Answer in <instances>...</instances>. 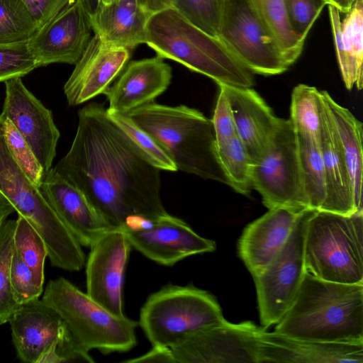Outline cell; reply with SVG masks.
Segmentation results:
<instances>
[{"label":"cell","mask_w":363,"mask_h":363,"mask_svg":"<svg viewBox=\"0 0 363 363\" xmlns=\"http://www.w3.org/2000/svg\"><path fill=\"white\" fill-rule=\"evenodd\" d=\"M4 83L6 96L1 116L11 121L45 173L52 168L60 136L52 112L25 86L21 78Z\"/></svg>","instance_id":"2e32d148"},{"label":"cell","mask_w":363,"mask_h":363,"mask_svg":"<svg viewBox=\"0 0 363 363\" xmlns=\"http://www.w3.org/2000/svg\"><path fill=\"white\" fill-rule=\"evenodd\" d=\"M149 16L163 10L173 8L175 0H137Z\"/></svg>","instance_id":"f6af8a7d"},{"label":"cell","mask_w":363,"mask_h":363,"mask_svg":"<svg viewBox=\"0 0 363 363\" xmlns=\"http://www.w3.org/2000/svg\"><path fill=\"white\" fill-rule=\"evenodd\" d=\"M211 121L216 143L237 135L235 121L229 101L220 87H219V94Z\"/></svg>","instance_id":"b9f144b4"},{"label":"cell","mask_w":363,"mask_h":363,"mask_svg":"<svg viewBox=\"0 0 363 363\" xmlns=\"http://www.w3.org/2000/svg\"><path fill=\"white\" fill-rule=\"evenodd\" d=\"M252 186L268 209H308L301 183L297 136L289 119L280 118L263 152L253 162Z\"/></svg>","instance_id":"30bf717a"},{"label":"cell","mask_w":363,"mask_h":363,"mask_svg":"<svg viewBox=\"0 0 363 363\" xmlns=\"http://www.w3.org/2000/svg\"><path fill=\"white\" fill-rule=\"evenodd\" d=\"M326 5L335 6L340 13H347L355 0H322Z\"/></svg>","instance_id":"c3c4849f"},{"label":"cell","mask_w":363,"mask_h":363,"mask_svg":"<svg viewBox=\"0 0 363 363\" xmlns=\"http://www.w3.org/2000/svg\"><path fill=\"white\" fill-rule=\"evenodd\" d=\"M108 116L129 136L145 158L160 170L175 172L176 166L146 132L140 128L127 115L106 108Z\"/></svg>","instance_id":"836d02e7"},{"label":"cell","mask_w":363,"mask_h":363,"mask_svg":"<svg viewBox=\"0 0 363 363\" xmlns=\"http://www.w3.org/2000/svg\"><path fill=\"white\" fill-rule=\"evenodd\" d=\"M10 283L14 301L22 305L38 299L43 291L40 284L31 269L14 250L10 269Z\"/></svg>","instance_id":"f35d334b"},{"label":"cell","mask_w":363,"mask_h":363,"mask_svg":"<svg viewBox=\"0 0 363 363\" xmlns=\"http://www.w3.org/2000/svg\"><path fill=\"white\" fill-rule=\"evenodd\" d=\"M297 136L302 191L308 209L320 210L326 196L320 142Z\"/></svg>","instance_id":"83f0119b"},{"label":"cell","mask_w":363,"mask_h":363,"mask_svg":"<svg viewBox=\"0 0 363 363\" xmlns=\"http://www.w3.org/2000/svg\"><path fill=\"white\" fill-rule=\"evenodd\" d=\"M15 211L9 201L0 192V228L7 218Z\"/></svg>","instance_id":"bcb514c9"},{"label":"cell","mask_w":363,"mask_h":363,"mask_svg":"<svg viewBox=\"0 0 363 363\" xmlns=\"http://www.w3.org/2000/svg\"><path fill=\"white\" fill-rule=\"evenodd\" d=\"M40 28L77 0H21Z\"/></svg>","instance_id":"7bdbcfd3"},{"label":"cell","mask_w":363,"mask_h":363,"mask_svg":"<svg viewBox=\"0 0 363 363\" xmlns=\"http://www.w3.org/2000/svg\"><path fill=\"white\" fill-rule=\"evenodd\" d=\"M89 247L86 293L111 313L124 316V274L132 247L123 228L109 229Z\"/></svg>","instance_id":"5bb4252c"},{"label":"cell","mask_w":363,"mask_h":363,"mask_svg":"<svg viewBox=\"0 0 363 363\" xmlns=\"http://www.w3.org/2000/svg\"><path fill=\"white\" fill-rule=\"evenodd\" d=\"M172 77L171 67L157 55L131 61L105 91L109 104L107 109L128 114L153 102L168 88Z\"/></svg>","instance_id":"44dd1931"},{"label":"cell","mask_w":363,"mask_h":363,"mask_svg":"<svg viewBox=\"0 0 363 363\" xmlns=\"http://www.w3.org/2000/svg\"><path fill=\"white\" fill-rule=\"evenodd\" d=\"M306 210L290 206L272 208L245 227L238 248L252 277L259 274L281 250Z\"/></svg>","instance_id":"ffe728a7"},{"label":"cell","mask_w":363,"mask_h":363,"mask_svg":"<svg viewBox=\"0 0 363 363\" xmlns=\"http://www.w3.org/2000/svg\"><path fill=\"white\" fill-rule=\"evenodd\" d=\"M229 101L237 135L252 162L262 155L280 118L252 88L219 85Z\"/></svg>","instance_id":"603a6c76"},{"label":"cell","mask_w":363,"mask_h":363,"mask_svg":"<svg viewBox=\"0 0 363 363\" xmlns=\"http://www.w3.org/2000/svg\"><path fill=\"white\" fill-rule=\"evenodd\" d=\"M225 320L216 298L207 291L191 284H167L146 299L138 326L152 346L171 348L191 334Z\"/></svg>","instance_id":"ba28073f"},{"label":"cell","mask_w":363,"mask_h":363,"mask_svg":"<svg viewBox=\"0 0 363 363\" xmlns=\"http://www.w3.org/2000/svg\"><path fill=\"white\" fill-rule=\"evenodd\" d=\"M173 8L196 26L218 38L220 0H175Z\"/></svg>","instance_id":"74e56055"},{"label":"cell","mask_w":363,"mask_h":363,"mask_svg":"<svg viewBox=\"0 0 363 363\" xmlns=\"http://www.w3.org/2000/svg\"><path fill=\"white\" fill-rule=\"evenodd\" d=\"M39 190L82 246L89 247L111 228L84 194L54 168L45 173Z\"/></svg>","instance_id":"d6986e66"},{"label":"cell","mask_w":363,"mask_h":363,"mask_svg":"<svg viewBox=\"0 0 363 363\" xmlns=\"http://www.w3.org/2000/svg\"><path fill=\"white\" fill-rule=\"evenodd\" d=\"M126 363H176L171 348L152 346L151 350L144 354L133 359L125 360Z\"/></svg>","instance_id":"ee69618b"},{"label":"cell","mask_w":363,"mask_h":363,"mask_svg":"<svg viewBox=\"0 0 363 363\" xmlns=\"http://www.w3.org/2000/svg\"><path fill=\"white\" fill-rule=\"evenodd\" d=\"M16 220H6L0 228V325L9 322L19 305L14 301L10 283Z\"/></svg>","instance_id":"1f68e13d"},{"label":"cell","mask_w":363,"mask_h":363,"mask_svg":"<svg viewBox=\"0 0 363 363\" xmlns=\"http://www.w3.org/2000/svg\"><path fill=\"white\" fill-rule=\"evenodd\" d=\"M8 323L17 357L21 362L41 363L48 354L55 350L63 358L79 348L62 319L42 299L20 305Z\"/></svg>","instance_id":"4fadbf2b"},{"label":"cell","mask_w":363,"mask_h":363,"mask_svg":"<svg viewBox=\"0 0 363 363\" xmlns=\"http://www.w3.org/2000/svg\"><path fill=\"white\" fill-rule=\"evenodd\" d=\"M149 17L137 0H118L100 5L89 19L94 35L102 42L131 51L145 43Z\"/></svg>","instance_id":"cb8c5ba5"},{"label":"cell","mask_w":363,"mask_h":363,"mask_svg":"<svg viewBox=\"0 0 363 363\" xmlns=\"http://www.w3.org/2000/svg\"><path fill=\"white\" fill-rule=\"evenodd\" d=\"M13 249L31 269L38 281L43 284L44 267L48 250L41 236L23 217L16 220L13 233Z\"/></svg>","instance_id":"4dcf8cb0"},{"label":"cell","mask_w":363,"mask_h":363,"mask_svg":"<svg viewBox=\"0 0 363 363\" xmlns=\"http://www.w3.org/2000/svg\"><path fill=\"white\" fill-rule=\"evenodd\" d=\"M333 33L334 44L339 68L345 87L352 90L354 86L361 90L363 86V78L360 77L352 65L342 38L340 12L334 6L327 5Z\"/></svg>","instance_id":"ab89813d"},{"label":"cell","mask_w":363,"mask_h":363,"mask_svg":"<svg viewBox=\"0 0 363 363\" xmlns=\"http://www.w3.org/2000/svg\"><path fill=\"white\" fill-rule=\"evenodd\" d=\"M118 1V0H100V5H108Z\"/></svg>","instance_id":"681fc988"},{"label":"cell","mask_w":363,"mask_h":363,"mask_svg":"<svg viewBox=\"0 0 363 363\" xmlns=\"http://www.w3.org/2000/svg\"><path fill=\"white\" fill-rule=\"evenodd\" d=\"M290 23L296 33L306 38L326 5L322 0H284Z\"/></svg>","instance_id":"60d3db41"},{"label":"cell","mask_w":363,"mask_h":363,"mask_svg":"<svg viewBox=\"0 0 363 363\" xmlns=\"http://www.w3.org/2000/svg\"><path fill=\"white\" fill-rule=\"evenodd\" d=\"M91 30L89 17L77 1L63 9L28 40L37 67L75 65L91 39Z\"/></svg>","instance_id":"e0dca14e"},{"label":"cell","mask_w":363,"mask_h":363,"mask_svg":"<svg viewBox=\"0 0 363 363\" xmlns=\"http://www.w3.org/2000/svg\"><path fill=\"white\" fill-rule=\"evenodd\" d=\"M4 134L13 157L31 182L39 189L45 171L28 143L6 118H4Z\"/></svg>","instance_id":"e575fe53"},{"label":"cell","mask_w":363,"mask_h":363,"mask_svg":"<svg viewBox=\"0 0 363 363\" xmlns=\"http://www.w3.org/2000/svg\"><path fill=\"white\" fill-rule=\"evenodd\" d=\"M274 332L298 340L363 343V284L325 281L306 272Z\"/></svg>","instance_id":"7a4b0ae2"},{"label":"cell","mask_w":363,"mask_h":363,"mask_svg":"<svg viewBox=\"0 0 363 363\" xmlns=\"http://www.w3.org/2000/svg\"><path fill=\"white\" fill-rule=\"evenodd\" d=\"M291 99L289 120L296 135L320 142L324 119L321 91L300 84L294 88Z\"/></svg>","instance_id":"f1b7e54d"},{"label":"cell","mask_w":363,"mask_h":363,"mask_svg":"<svg viewBox=\"0 0 363 363\" xmlns=\"http://www.w3.org/2000/svg\"><path fill=\"white\" fill-rule=\"evenodd\" d=\"M313 210L298 218L286 242L258 275L253 277L264 328L277 324L293 302L306 273L304 242L307 222Z\"/></svg>","instance_id":"8fae6325"},{"label":"cell","mask_w":363,"mask_h":363,"mask_svg":"<svg viewBox=\"0 0 363 363\" xmlns=\"http://www.w3.org/2000/svg\"><path fill=\"white\" fill-rule=\"evenodd\" d=\"M0 192L18 216L26 218L43 239L52 267L69 270L82 261L84 257L82 246L11 154L5 141L4 118L1 114Z\"/></svg>","instance_id":"52a82bcc"},{"label":"cell","mask_w":363,"mask_h":363,"mask_svg":"<svg viewBox=\"0 0 363 363\" xmlns=\"http://www.w3.org/2000/svg\"><path fill=\"white\" fill-rule=\"evenodd\" d=\"M216 152L228 186L239 194H249L252 189L253 162L238 136L217 143Z\"/></svg>","instance_id":"f546056e"},{"label":"cell","mask_w":363,"mask_h":363,"mask_svg":"<svg viewBox=\"0 0 363 363\" xmlns=\"http://www.w3.org/2000/svg\"><path fill=\"white\" fill-rule=\"evenodd\" d=\"M146 42L157 55L212 79L218 86L252 88V73L216 37L204 32L174 8L151 15Z\"/></svg>","instance_id":"277c9868"},{"label":"cell","mask_w":363,"mask_h":363,"mask_svg":"<svg viewBox=\"0 0 363 363\" xmlns=\"http://www.w3.org/2000/svg\"><path fill=\"white\" fill-rule=\"evenodd\" d=\"M252 321L200 330L171 347L176 363H259V333Z\"/></svg>","instance_id":"7c38bea8"},{"label":"cell","mask_w":363,"mask_h":363,"mask_svg":"<svg viewBox=\"0 0 363 363\" xmlns=\"http://www.w3.org/2000/svg\"><path fill=\"white\" fill-rule=\"evenodd\" d=\"M342 38L348 57L358 75L363 78V0H355L341 22Z\"/></svg>","instance_id":"8d00e7d4"},{"label":"cell","mask_w":363,"mask_h":363,"mask_svg":"<svg viewBox=\"0 0 363 363\" xmlns=\"http://www.w3.org/2000/svg\"><path fill=\"white\" fill-rule=\"evenodd\" d=\"M42 301L65 323L75 345L104 354L125 352L137 343L138 322L117 316L64 277L50 280Z\"/></svg>","instance_id":"5b68a950"},{"label":"cell","mask_w":363,"mask_h":363,"mask_svg":"<svg viewBox=\"0 0 363 363\" xmlns=\"http://www.w3.org/2000/svg\"><path fill=\"white\" fill-rule=\"evenodd\" d=\"M123 228L132 247L164 266L213 252L216 247L214 241L200 236L184 220L169 213Z\"/></svg>","instance_id":"9a60e30c"},{"label":"cell","mask_w":363,"mask_h":363,"mask_svg":"<svg viewBox=\"0 0 363 363\" xmlns=\"http://www.w3.org/2000/svg\"><path fill=\"white\" fill-rule=\"evenodd\" d=\"M28 40L0 43V82L21 78L38 68Z\"/></svg>","instance_id":"d590c367"},{"label":"cell","mask_w":363,"mask_h":363,"mask_svg":"<svg viewBox=\"0 0 363 363\" xmlns=\"http://www.w3.org/2000/svg\"><path fill=\"white\" fill-rule=\"evenodd\" d=\"M38 27L21 0H0V43L28 39Z\"/></svg>","instance_id":"d6a6232c"},{"label":"cell","mask_w":363,"mask_h":363,"mask_svg":"<svg viewBox=\"0 0 363 363\" xmlns=\"http://www.w3.org/2000/svg\"><path fill=\"white\" fill-rule=\"evenodd\" d=\"M89 18L92 17L100 7V0H77Z\"/></svg>","instance_id":"7dc6e473"},{"label":"cell","mask_w":363,"mask_h":363,"mask_svg":"<svg viewBox=\"0 0 363 363\" xmlns=\"http://www.w3.org/2000/svg\"><path fill=\"white\" fill-rule=\"evenodd\" d=\"M125 115L152 138L177 170L228 185L218 162L212 121L201 112L153 101Z\"/></svg>","instance_id":"3957f363"},{"label":"cell","mask_w":363,"mask_h":363,"mask_svg":"<svg viewBox=\"0 0 363 363\" xmlns=\"http://www.w3.org/2000/svg\"><path fill=\"white\" fill-rule=\"evenodd\" d=\"M218 38L250 72L272 76L290 64L248 0H220Z\"/></svg>","instance_id":"9c48e42d"},{"label":"cell","mask_w":363,"mask_h":363,"mask_svg":"<svg viewBox=\"0 0 363 363\" xmlns=\"http://www.w3.org/2000/svg\"><path fill=\"white\" fill-rule=\"evenodd\" d=\"M130 57L128 49L104 43L94 35L64 86L68 104L77 106L104 94Z\"/></svg>","instance_id":"ac0fdd59"},{"label":"cell","mask_w":363,"mask_h":363,"mask_svg":"<svg viewBox=\"0 0 363 363\" xmlns=\"http://www.w3.org/2000/svg\"><path fill=\"white\" fill-rule=\"evenodd\" d=\"M320 147L323 161L326 187V196L320 210L342 214H350L355 212L349 170L325 102Z\"/></svg>","instance_id":"d4e9b609"},{"label":"cell","mask_w":363,"mask_h":363,"mask_svg":"<svg viewBox=\"0 0 363 363\" xmlns=\"http://www.w3.org/2000/svg\"><path fill=\"white\" fill-rule=\"evenodd\" d=\"M350 173L356 211L362 208V123L347 108L321 91Z\"/></svg>","instance_id":"484cf974"},{"label":"cell","mask_w":363,"mask_h":363,"mask_svg":"<svg viewBox=\"0 0 363 363\" xmlns=\"http://www.w3.org/2000/svg\"><path fill=\"white\" fill-rule=\"evenodd\" d=\"M363 363V343L291 338L262 328L259 363Z\"/></svg>","instance_id":"7402d4cb"},{"label":"cell","mask_w":363,"mask_h":363,"mask_svg":"<svg viewBox=\"0 0 363 363\" xmlns=\"http://www.w3.org/2000/svg\"><path fill=\"white\" fill-rule=\"evenodd\" d=\"M306 272L328 281L363 284V211L313 210L304 242Z\"/></svg>","instance_id":"8992f818"},{"label":"cell","mask_w":363,"mask_h":363,"mask_svg":"<svg viewBox=\"0 0 363 363\" xmlns=\"http://www.w3.org/2000/svg\"><path fill=\"white\" fill-rule=\"evenodd\" d=\"M258 18L292 65L301 55L306 38L298 35L288 16L284 0H248Z\"/></svg>","instance_id":"4316f807"},{"label":"cell","mask_w":363,"mask_h":363,"mask_svg":"<svg viewBox=\"0 0 363 363\" xmlns=\"http://www.w3.org/2000/svg\"><path fill=\"white\" fill-rule=\"evenodd\" d=\"M54 169L84 194L111 228L168 213L160 196V169L102 104L91 103L79 111L72 145Z\"/></svg>","instance_id":"6da1fadb"}]
</instances>
